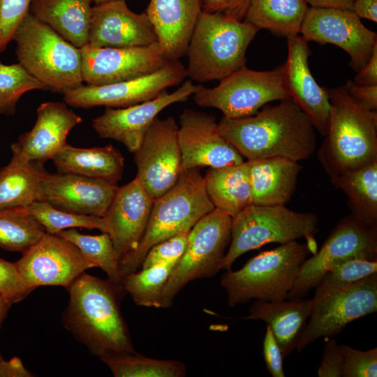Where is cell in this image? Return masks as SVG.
<instances>
[{
	"mask_svg": "<svg viewBox=\"0 0 377 377\" xmlns=\"http://www.w3.org/2000/svg\"><path fill=\"white\" fill-rule=\"evenodd\" d=\"M178 139L183 170L221 168L243 163L244 157L218 130L215 118L186 108L179 117Z\"/></svg>",
	"mask_w": 377,
	"mask_h": 377,
	"instance_id": "cell-19",
	"label": "cell"
},
{
	"mask_svg": "<svg viewBox=\"0 0 377 377\" xmlns=\"http://www.w3.org/2000/svg\"><path fill=\"white\" fill-rule=\"evenodd\" d=\"M34 290L22 277L15 263L0 258L1 296L13 304L26 298Z\"/></svg>",
	"mask_w": 377,
	"mask_h": 377,
	"instance_id": "cell-44",
	"label": "cell"
},
{
	"mask_svg": "<svg viewBox=\"0 0 377 377\" xmlns=\"http://www.w3.org/2000/svg\"><path fill=\"white\" fill-rule=\"evenodd\" d=\"M115 377H183L184 363L172 360H157L136 352L101 360Z\"/></svg>",
	"mask_w": 377,
	"mask_h": 377,
	"instance_id": "cell-36",
	"label": "cell"
},
{
	"mask_svg": "<svg viewBox=\"0 0 377 377\" xmlns=\"http://www.w3.org/2000/svg\"><path fill=\"white\" fill-rule=\"evenodd\" d=\"M307 42L339 46L350 57V66L360 71L368 62L377 35L367 28L353 11L309 7L300 32Z\"/></svg>",
	"mask_w": 377,
	"mask_h": 377,
	"instance_id": "cell-16",
	"label": "cell"
},
{
	"mask_svg": "<svg viewBox=\"0 0 377 377\" xmlns=\"http://www.w3.org/2000/svg\"><path fill=\"white\" fill-rule=\"evenodd\" d=\"M251 0H202V11L243 21Z\"/></svg>",
	"mask_w": 377,
	"mask_h": 377,
	"instance_id": "cell-46",
	"label": "cell"
},
{
	"mask_svg": "<svg viewBox=\"0 0 377 377\" xmlns=\"http://www.w3.org/2000/svg\"><path fill=\"white\" fill-rule=\"evenodd\" d=\"M192 96L198 105L219 109L230 119L251 116L269 102L290 98L284 83L283 64L265 71L244 66L215 87L198 85Z\"/></svg>",
	"mask_w": 377,
	"mask_h": 377,
	"instance_id": "cell-10",
	"label": "cell"
},
{
	"mask_svg": "<svg viewBox=\"0 0 377 377\" xmlns=\"http://www.w3.org/2000/svg\"><path fill=\"white\" fill-rule=\"evenodd\" d=\"M34 89H45L20 63L11 65L0 62V114H13L20 97Z\"/></svg>",
	"mask_w": 377,
	"mask_h": 377,
	"instance_id": "cell-40",
	"label": "cell"
},
{
	"mask_svg": "<svg viewBox=\"0 0 377 377\" xmlns=\"http://www.w3.org/2000/svg\"><path fill=\"white\" fill-rule=\"evenodd\" d=\"M36 114L32 129L21 135L11 149L26 159L43 165L68 144V134L82 119L60 102L41 103Z\"/></svg>",
	"mask_w": 377,
	"mask_h": 377,
	"instance_id": "cell-24",
	"label": "cell"
},
{
	"mask_svg": "<svg viewBox=\"0 0 377 377\" xmlns=\"http://www.w3.org/2000/svg\"><path fill=\"white\" fill-rule=\"evenodd\" d=\"M263 357L267 369L272 377H285L280 347L268 325L263 340Z\"/></svg>",
	"mask_w": 377,
	"mask_h": 377,
	"instance_id": "cell-47",
	"label": "cell"
},
{
	"mask_svg": "<svg viewBox=\"0 0 377 377\" xmlns=\"http://www.w3.org/2000/svg\"><path fill=\"white\" fill-rule=\"evenodd\" d=\"M202 0H150L146 13L170 61L186 55Z\"/></svg>",
	"mask_w": 377,
	"mask_h": 377,
	"instance_id": "cell-25",
	"label": "cell"
},
{
	"mask_svg": "<svg viewBox=\"0 0 377 377\" xmlns=\"http://www.w3.org/2000/svg\"><path fill=\"white\" fill-rule=\"evenodd\" d=\"M57 235L75 244L87 260L96 267L101 268L111 283L122 286L118 260L114 256L112 242L108 233L89 235L80 233L75 228H70Z\"/></svg>",
	"mask_w": 377,
	"mask_h": 377,
	"instance_id": "cell-37",
	"label": "cell"
},
{
	"mask_svg": "<svg viewBox=\"0 0 377 377\" xmlns=\"http://www.w3.org/2000/svg\"><path fill=\"white\" fill-rule=\"evenodd\" d=\"M311 50L299 35L288 38V58L283 64V78L290 97L299 105L315 129L325 136L331 105L329 89L320 86L312 75L308 63Z\"/></svg>",
	"mask_w": 377,
	"mask_h": 377,
	"instance_id": "cell-22",
	"label": "cell"
},
{
	"mask_svg": "<svg viewBox=\"0 0 377 377\" xmlns=\"http://www.w3.org/2000/svg\"><path fill=\"white\" fill-rule=\"evenodd\" d=\"M111 1H114V0H92V1L94 2L96 4Z\"/></svg>",
	"mask_w": 377,
	"mask_h": 377,
	"instance_id": "cell-54",
	"label": "cell"
},
{
	"mask_svg": "<svg viewBox=\"0 0 377 377\" xmlns=\"http://www.w3.org/2000/svg\"><path fill=\"white\" fill-rule=\"evenodd\" d=\"M118 188L103 179L47 172L40 182L37 200L63 211L103 217Z\"/></svg>",
	"mask_w": 377,
	"mask_h": 377,
	"instance_id": "cell-20",
	"label": "cell"
},
{
	"mask_svg": "<svg viewBox=\"0 0 377 377\" xmlns=\"http://www.w3.org/2000/svg\"><path fill=\"white\" fill-rule=\"evenodd\" d=\"M328 130L318 158L330 177L377 160V113L365 109L344 86L329 89Z\"/></svg>",
	"mask_w": 377,
	"mask_h": 377,
	"instance_id": "cell-3",
	"label": "cell"
},
{
	"mask_svg": "<svg viewBox=\"0 0 377 377\" xmlns=\"http://www.w3.org/2000/svg\"><path fill=\"white\" fill-rule=\"evenodd\" d=\"M350 96L367 110H377V84L360 85L348 80L343 85Z\"/></svg>",
	"mask_w": 377,
	"mask_h": 377,
	"instance_id": "cell-48",
	"label": "cell"
},
{
	"mask_svg": "<svg viewBox=\"0 0 377 377\" xmlns=\"http://www.w3.org/2000/svg\"><path fill=\"white\" fill-rule=\"evenodd\" d=\"M258 31L244 21L202 11L186 50L187 77L201 83L219 81L246 66L247 48Z\"/></svg>",
	"mask_w": 377,
	"mask_h": 377,
	"instance_id": "cell-5",
	"label": "cell"
},
{
	"mask_svg": "<svg viewBox=\"0 0 377 377\" xmlns=\"http://www.w3.org/2000/svg\"><path fill=\"white\" fill-rule=\"evenodd\" d=\"M214 208L199 168L183 170L175 184L154 199L146 230L137 246L119 260L122 280L140 267L151 246L189 231Z\"/></svg>",
	"mask_w": 377,
	"mask_h": 377,
	"instance_id": "cell-4",
	"label": "cell"
},
{
	"mask_svg": "<svg viewBox=\"0 0 377 377\" xmlns=\"http://www.w3.org/2000/svg\"><path fill=\"white\" fill-rule=\"evenodd\" d=\"M308 8L305 0H251L243 21L288 38L300 34Z\"/></svg>",
	"mask_w": 377,
	"mask_h": 377,
	"instance_id": "cell-32",
	"label": "cell"
},
{
	"mask_svg": "<svg viewBox=\"0 0 377 377\" xmlns=\"http://www.w3.org/2000/svg\"><path fill=\"white\" fill-rule=\"evenodd\" d=\"M178 129L173 117H157L134 153L136 177L154 199L172 188L183 170Z\"/></svg>",
	"mask_w": 377,
	"mask_h": 377,
	"instance_id": "cell-14",
	"label": "cell"
},
{
	"mask_svg": "<svg viewBox=\"0 0 377 377\" xmlns=\"http://www.w3.org/2000/svg\"><path fill=\"white\" fill-rule=\"evenodd\" d=\"M251 205H285L294 195L302 167L298 161L274 156L247 161Z\"/></svg>",
	"mask_w": 377,
	"mask_h": 377,
	"instance_id": "cell-26",
	"label": "cell"
},
{
	"mask_svg": "<svg viewBox=\"0 0 377 377\" xmlns=\"http://www.w3.org/2000/svg\"><path fill=\"white\" fill-rule=\"evenodd\" d=\"M343 357L342 377H376L377 348L360 350L339 345Z\"/></svg>",
	"mask_w": 377,
	"mask_h": 377,
	"instance_id": "cell-41",
	"label": "cell"
},
{
	"mask_svg": "<svg viewBox=\"0 0 377 377\" xmlns=\"http://www.w3.org/2000/svg\"><path fill=\"white\" fill-rule=\"evenodd\" d=\"M374 273H377V260L355 258L339 264L323 276L312 300L343 290Z\"/></svg>",
	"mask_w": 377,
	"mask_h": 377,
	"instance_id": "cell-39",
	"label": "cell"
},
{
	"mask_svg": "<svg viewBox=\"0 0 377 377\" xmlns=\"http://www.w3.org/2000/svg\"><path fill=\"white\" fill-rule=\"evenodd\" d=\"M232 217L214 208L190 230L185 251L163 290L161 308H168L189 282L211 277L221 269L231 240Z\"/></svg>",
	"mask_w": 377,
	"mask_h": 377,
	"instance_id": "cell-9",
	"label": "cell"
},
{
	"mask_svg": "<svg viewBox=\"0 0 377 377\" xmlns=\"http://www.w3.org/2000/svg\"><path fill=\"white\" fill-rule=\"evenodd\" d=\"M66 289L62 321L78 341L101 360L135 352L119 308L123 286L84 272Z\"/></svg>",
	"mask_w": 377,
	"mask_h": 377,
	"instance_id": "cell-2",
	"label": "cell"
},
{
	"mask_svg": "<svg viewBox=\"0 0 377 377\" xmlns=\"http://www.w3.org/2000/svg\"><path fill=\"white\" fill-rule=\"evenodd\" d=\"M15 265L29 286H59L67 288L87 269L96 267L79 249L58 235L45 232Z\"/></svg>",
	"mask_w": 377,
	"mask_h": 377,
	"instance_id": "cell-15",
	"label": "cell"
},
{
	"mask_svg": "<svg viewBox=\"0 0 377 377\" xmlns=\"http://www.w3.org/2000/svg\"><path fill=\"white\" fill-rule=\"evenodd\" d=\"M28 210L45 228V232L51 235H57L64 230L75 228L97 229L106 233L108 232L103 217L63 211L40 200L33 202Z\"/></svg>",
	"mask_w": 377,
	"mask_h": 377,
	"instance_id": "cell-38",
	"label": "cell"
},
{
	"mask_svg": "<svg viewBox=\"0 0 377 377\" xmlns=\"http://www.w3.org/2000/svg\"><path fill=\"white\" fill-rule=\"evenodd\" d=\"M353 12L360 18L377 22V0H353Z\"/></svg>",
	"mask_w": 377,
	"mask_h": 377,
	"instance_id": "cell-51",
	"label": "cell"
},
{
	"mask_svg": "<svg viewBox=\"0 0 377 377\" xmlns=\"http://www.w3.org/2000/svg\"><path fill=\"white\" fill-rule=\"evenodd\" d=\"M12 149L9 163L0 168V211L29 208L38 200L40 181L48 172L43 165L30 161Z\"/></svg>",
	"mask_w": 377,
	"mask_h": 377,
	"instance_id": "cell-31",
	"label": "cell"
},
{
	"mask_svg": "<svg viewBox=\"0 0 377 377\" xmlns=\"http://www.w3.org/2000/svg\"><path fill=\"white\" fill-rule=\"evenodd\" d=\"M207 195L215 208L232 218L251 205L249 166L209 168L204 177Z\"/></svg>",
	"mask_w": 377,
	"mask_h": 377,
	"instance_id": "cell-30",
	"label": "cell"
},
{
	"mask_svg": "<svg viewBox=\"0 0 377 377\" xmlns=\"http://www.w3.org/2000/svg\"><path fill=\"white\" fill-rule=\"evenodd\" d=\"M198 86L189 80L172 93L165 90L153 99L126 108H106L92 120L91 126L101 138L120 142L135 153L158 113L173 103L187 101Z\"/></svg>",
	"mask_w": 377,
	"mask_h": 377,
	"instance_id": "cell-18",
	"label": "cell"
},
{
	"mask_svg": "<svg viewBox=\"0 0 377 377\" xmlns=\"http://www.w3.org/2000/svg\"><path fill=\"white\" fill-rule=\"evenodd\" d=\"M12 303L0 295V327L8 315ZM2 359L0 354V360Z\"/></svg>",
	"mask_w": 377,
	"mask_h": 377,
	"instance_id": "cell-53",
	"label": "cell"
},
{
	"mask_svg": "<svg viewBox=\"0 0 377 377\" xmlns=\"http://www.w3.org/2000/svg\"><path fill=\"white\" fill-rule=\"evenodd\" d=\"M178 261L158 264L125 276L124 290L139 306L161 308L163 290Z\"/></svg>",
	"mask_w": 377,
	"mask_h": 377,
	"instance_id": "cell-35",
	"label": "cell"
},
{
	"mask_svg": "<svg viewBox=\"0 0 377 377\" xmlns=\"http://www.w3.org/2000/svg\"><path fill=\"white\" fill-rule=\"evenodd\" d=\"M189 231L179 233L151 246L145 255L140 267L145 269L179 260L186 250Z\"/></svg>",
	"mask_w": 377,
	"mask_h": 377,
	"instance_id": "cell-43",
	"label": "cell"
},
{
	"mask_svg": "<svg viewBox=\"0 0 377 377\" xmlns=\"http://www.w3.org/2000/svg\"><path fill=\"white\" fill-rule=\"evenodd\" d=\"M154 200L137 177L118 188L103 216L118 262L141 240Z\"/></svg>",
	"mask_w": 377,
	"mask_h": 377,
	"instance_id": "cell-23",
	"label": "cell"
},
{
	"mask_svg": "<svg viewBox=\"0 0 377 377\" xmlns=\"http://www.w3.org/2000/svg\"><path fill=\"white\" fill-rule=\"evenodd\" d=\"M355 258L377 260V226L350 214L337 223L320 249L304 261L286 299L306 296L329 269Z\"/></svg>",
	"mask_w": 377,
	"mask_h": 377,
	"instance_id": "cell-11",
	"label": "cell"
},
{
	"mask_svg": "<svg viewBox=\"0 0 377 377\" xmlns=\"http://www.w3.org/2000/svg\"><path fill=\"white\" fill-rule=\"evenodd\" d=\"M343 357L339 344L334 339L325 338L322 360L318 369L319 377H341Z\"/></svg>",
	"mask_w": 377,
	"mask_h": 377,
	"instance_id": "cell-45",
	"label": "cell"
},
{
	"mask_svg": "<svg viewBox=\"0 0 377 377\" xmlns=\"http://www.w3.org/2000/svg\"><path fill=\"white\" fill-rule=\"evenodd\" d=\"M45 228L29 213L28 208L0 211V248L24 253L45 234Z\"/></svg>",
	"mask_w": 377,
	"mask_h": 377,
	"instance_id": "cell-34",
	"label": "cell"
},
{
	"mask_svg": "<svg viewBox=\"0 0 377 377\" xmlns=\"http://www.w3.org/2000/svg\"><path fill=\"white\" fill-rule=\"evenodd\" d=\"M158 42L146 13L131 10L125 0L92 6L88 44L96 47L131 48Z\"/></svg>",
	"mask_w": 377,
	"mask_h": 377,
	"instance_id": "cell-21",
	"label": "cell"
},
{
	"mask_svg": "<svg viewBox=\"0 0 377 377\" xmlns=\"http://www.w3.org/2000/svg\"><path fill=\"white\" fill-rule=\"evenodd\" d=\"M92 0H33L29 12L68 42L81 48L89 43Z\"/></svg>",
	"mask_w": 377,
	"mask_h": 377,
	"instance_id": "cell-28",
	"label": "cell"
},
{
	"mask_svg": "<svg viewBox=\"0 0 377 377\" xmlns=\"http://www.w3.org/2000/svg\"><path fill=\"white\" fill-rule=\"evenodd\" d=\"M311 300L295 298L286 301L256 300L245 319L261 320L268 325L286 359L297 346L310 316Z\"/></svg>",
	"mask_w": 377,
	"mask_h": 377,
	"instance_id": "cell-27",
	"label": "cell"
},
{
	"mask_svg": "<svg viewBox=\"0 0 377 377\" xmlns=\"http://www.w3.org/2000/svg\"><path fill=\"white\" fill-rule=\"evenodd\" d=\"M13 40L19 63L45 89L63 94L83 84L80 48L30 12L17 26Z\"/></svg>",
	"mask_w": 377,
	"mask_h": 377,
	"instance_id": "cell-6",
	"label": "cell"
},
{
	"mask_svg": "<svg viewBox=\"0 0 377 377\" xmlns=\"http://www.w3.org/2000/svg\"><path fill=\"white\" fill-rule=\"evenodd\" d=\"M32 373L24 366L22 360L13 357L8 361L0 360V377H31Z\"/></svg>",
	"mask_w": 377,
	"mask_h": 377,
	"instance_id": "cell-50",
	"label": "cell"
},
{
	"mask_svg": "<svg viewBox=\"0 0 377 377\" xmlns=\"http://www.w3.org/2000/svg\"><path fill=\"white\" fill-rule=\"evenodd\" d=\"M312 8H339L353 11V0H305Z\"/></svg>",
	"mask_w": 377,
	"mask_h": 377,
	"instance_id": "cell-52",
	"label": "cell"
},
{
	"mask_svg": "<svg viewBox=\"0 0 377 377\" xmlns=\"http://www.w3.org/2000/svg\"><path fill=\"white\" fill-rule=\"evenodd\" d=\"M84 82L101 86L133 80L159 70L170 61L159 43L131 47L80 48Z\"/></svg>",
	"mask_w": 377,
	"mask_h": 377,
	"instance_id": "cell-17",
	"label": "cell"
},
{
	"mask_svg": "<svg viewBox=\"0 0 377 377\" xmlns=\"http://www.w3.org/2000/svg\"><path fill=\"white\" fill-rule=\"evenodd\" d=\"M59 172L82 175L113 183L121 179L124 159L112 145L91 148L67 144L52 158Z\"/></svg>",
	"mask_w": 377,
	"mask_h": 377,
	"instance_id": "cell-29",
	"label": "cell"
},
{
	"mask_svg": "<svg viewBox=\"0 0 377 377\" xmlns=\"http://www.w3.org/2000/svg\"><path fill=\"white\" fill-rule=\"evenodd\" d=\"M354 82L360 85L377 84V43L366 65L357 72Z\"/></svg>",
	"mask_w": 377,
	"mask_h": 377,
	"instance_id": "cell-49",
	"label": "cell"
},
{
	"mask_svg": "<svg viewBox=\"0 0 377 377\" xmlns=\"http://www.w3.org/2000/svg\"><path fill=\"white\" fill-rule=\"evenodd\" d=\"M218 130L247 161L274 156L303 161L316 148V129L291 98L251 116L223 117Z\"/></svg>",
	"mask_w": 377,
	"mask_h": 377,
	"instance_id": "cell-1",
	"label": "cell"
},
{
	"mask_svg": "<svg viewBox=\"0 0 377 377\" xmlns=\"http://www.w3.org/2000/svg\"><path fill=\"white\" fill-rule=\"evenodd\" d=\"M318 221L313 212H297L285 205H251L232 218L231 240L221 269L230 270L237 258L267 243L310 239L319 230Z\"/></svg>",
	"mask_w": 377,
	"mask_h": 377,
	"instance_id": "cell-8",
	"label": "cell"
},
{
	"mask_svg": "<svg viewBox=\"0 0 377 377\" xmlns=\"http://www.w3.org/2000/svg\"><path fill=\"white\" fill-rule=\"evenodd\" d=\"M186 77L183 64L179 60L170 61L159 70L133 80L101 86L82 84L67 89L63 93L64 101L76 108H126L156 98Z\"/></svg>",
	"mask_w": 377,
	"mask_h": 377,
	"instance_id": "cell-13",
	"label": "cell"
},
{
	"mask_svg": "<svg viewBox=\"0 0 377 377\" xmlns=\"http://www.w3.org/2000/svg\"><path fill=\"white\" fill-rule=\"evenodd\" d=\"M310 252L308 244L294 240L260 252L237 271L228 270L221 286L226 291L228 306L234 307L252 299L286 300Z\"/></svg>",
	"mask_w": 377,
	"mask_h": 377,
	"instance_id": "cell-7",
	"label": "cell"
},
{
	"mask_svg": "<svg viewBox=\"0 0 377 377\" xmlns=\"http://www.w3.org/2000/svg\"><path fill=\"white\" fill-rule=\"evenodd\" d=\"M330 178L331 184L346 195L350 214L367 224L377 226V160Z\"/></svg>",
	"mask_w": 377,
	"mask_h": 377,
	"instance_id": "cell-33",
	"label": "cell"
},
{
	"mask_svg": "<svg viewBox=\"0 0 377 377\" xmlns=\"http://www.w3.org/2000/svg\"><path fill=\"white\" fill-rule=\"evenodd\" d=\"M311 302L309 321L296 348L298 353L316 339L335 336L350 323L377 311V273Z\"/></svg>",
	"mask_w": 377,
	"mask_h": 377,
	"instance_id": "cell-12",
	"label": "cell"
},
{
	"mask_svg": "<svg viewBox=\"0 0 377 377\" xmlns=\"http://www.w3.org/2000/svg\"><path fill=\"white\" fill-rule=\"evenodd\" d=\"M33 0H0V53L13 40L15 31L29 12Z\"/></svg>",
	"mask_w": 377,
	"mask_h": 377,
	"instance_id": "cell-42",
	"label": "cell"
}]
</instances>
